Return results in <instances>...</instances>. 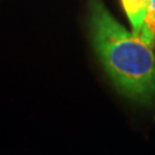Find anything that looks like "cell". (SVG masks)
<instances>
[{
  "label": "cell",
  "instance_id": "obj_1",
  "mask_svg": "<svg viewBox=\"0 0 155 155\" xmlns=\"http://www.w3.org/2000/svg\"><path fill=\"white\" fill-rule=\"evenodd\" d=\"M91 41L114 86L127 99L155 104L154 48L115 20L101 0H89Z\"/></svg>",
  "mask_w": 155,
  "mask_h": 155
},
{
  "label": "cell",
  "instance_id": "obj_2",
  "mask_svg": "<svg viewBox=\"0 0 155 155\" xmlns=\"http://www.w3.org/2000/svg\"><path fill=\"white\" fill-rule=\"evenodd\" d=\"M123 8L132 27V32L139 36L144 25L150 0H121Z\"/></svg>",
  "mask_w": 155,
  "mask_h": 155
},
{
  "label": "cell",
  "instance_id": "obj_3",
  "mask_svg": "<svg viewBox=\"0 0 155 155\" xmlns=\"http://www.w3.org/2000/svg\"><path fill=\"white\" fill-rule=\"evenodd\" d=\"M139 37L150 47H155V0L148 1L144 25L139 33Z\"/></svg>",
  "mask_w": 155,
  "mask_h": 155
}]
</instances>
